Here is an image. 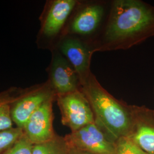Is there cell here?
Instances as JSON below:
<instances>
[{"mask_svg": "<svg viewBox=\"0 0 154 154\" xmlns=\"http://www.w3.org/2000/svg\"><path fill=\"white\" fill-rule=\"evenodd\" d=\"M23 134L22 128L17 127L0 131V154H3Z\"/></svg>", "mask_w": 154, "mask_h": 154, "instance_id": "obj_14", "label": "cell"}, {"mask_svg": "<svg viewBox=\"0 0 154 154\" xmlns=\"http://www.w3.org/2000/svg\"><path fill=\"white\" fill-rule=\"evenodd\" d=\"M64 138L69 148L93 154H116V142L95 122L71 132Z\"/></svg>", "mask_w": 154, "mask_h": 154, "instance_id": "obj_5", "label": "cell"}, {"mask_svg": "<svg viewBox=\"0 0 154 154\" xmlns=\"http://www.w3.org/2000/svg\"><path fill=\"white\" fill-rule=\"evenodd\" d=\"M132 125L128 137L145 152L154 154V110L131 106Z\"/></svg>", "mask_w": 154, "mask_h": 154, "instance_id": "obj_8", "label": "cell"}, {"mask_svg": "<svg viewBox=\"0 0 154 154\" xmlns=\"http://www.w3.org/2000/svg\"><path fill=\"white\" fill-rule=\"evenodd\" d=\"M55 100L61 111L62 124L72 132L95 122L91 106L81 90L57 95Z\"/></svg>", "mask_w": 154, "mask_h": 154, "instance_id": "obj_4", "label": "cell"}, {"mask_svg": "<svg viewBox=\"0 0 154 154\" xmlns=\"http://www.w3.org/2000/svg\"><path fill=\"white\" fill-rule=\"evenodd\" d=\"M17 96L15 89L0 93V131L14 127L11 116V105Z\"/></svg>", "mask_w": 154, "mask_h": 154, "instance_id": "obj_12", "label": "cell"}, {"mask_svg": "<svg viewBox=\"0 0 154 154\" xmlns=\"http://www.w3.org/2000/svg\"><path fill=\"white\" fill-rule=\"evenodd\" d=\"M55 98H51L42 105L23 127V134L33 143H44L56 136L53 128V103Z\"/></svg>", "mask_w": 154, "mask_h": 154, "instance_id": "obj_9", "label": "cell"}, {"mask_svg": "<svg viewBox=\"0 0 154 154\" xmlns=\"http://www.w3.org/2000/svg\"><path fill=\"white\" fill-rule=\"evenodd\" d=\"M78 2L77 0L51 1L42 21V35L47 38L53 39L63 33Z\"/></svg>", "mask_w": 154, "mask_h": 154, "instance_id": "obj_11", "label": "cell"}, {"mask_svg": "<svg viewBox=\"0 0 154 154\" xmlns=\"http://www.w3.org/2000/svg\"><path fill=\"white\" fill-rule=\"evenodd\" d=\"M154 37V6L140 0H114L92 42L94 53L127 50Z\"/></svg>", "mask_w": 154, "mask_h": 154, "instance_id": "obj_1", "label": "cell"}, {"mask_svg": "<svg viewBox=\"0 0 154 154\" xmlns=\"http://www.w3.org/2000/svg\"><path fill=\"white\" fill-rule=\"evenodd\" d=\"M66 154H93L90 153L88 152H86L82 150L77 149H71L68 147V150Z\"/></svg>", "mask_w": 154, "mask_h": 154, "instance_id": "obj_17", "label": "cell"}, {"mask_svg": "<svg viewBox=\"0 0 154 154\" xmlns=\"http://www.w3.org/2000/svg\"><path fill=\"white\" fill-rule=\"evenodd\" d=\"M67 150L64 137L56 135L49 141L34 144L33 154H66Z\"/></svg>", "mask_w": 154, "mask_h": 154, "instance_id": "obj_13", "label": "cell"}, {"mask_svg": "<svg viewBox=\"0 0 154 154\" xmlns=\"http://www.w3.org/2000/svg\"></svg>", "mask_w": 154, "mask_h": 154, "instance_id": "obj_18", "label": "cell"}, {"mask_svg": "<svg viewBox=\"0 0 154 154\" xmlns=\"http://www.w3.org/2000/svg\"><path fill=\"white\" fill-rule=\"evenodd\" d=\"M55 97L56 94L49 81L17 95L11 105L13 123L22 129L30 117L42 105Z\"/></svg>", "mask_w": 154, "mask_h": 154, "instance_id": "obj_6", "label": "cell"}, {"mask_svg": "<svg viewBox=\"0 0 154 154\" xmlns=\"http://www.w3.org/2000/svg\"><path fill=\"white\" fill-rule=\"evenodd\" d=\"M110 2L78 1L67 22L62 37L74 36L92 44L105 24Z\"/></svg>", "mask_w": 154, "mask_h": 154, "instance_id": "obj_3", "label": "cell"}, {"mask_svg": "<svg viewBox=\"0 0 154 154\" xmlns=\"http://www.w3.org/2000/svg\"><path fill=\"white\" fill-rule=\"evenodd\" d=\"M57 48L77 72L81 84L92 72L90 66L94 51L91 42L77 37L65 35L60 38Z\"/></svg>", "mask_w": 154, "mask_h": 154, "instance_id": "obj_7", "label": "cell"}, {"mask_svg": "<svg viewBox=\"0 0 154 154\" xmlns=\"http://www.w3.org/2000/svg\"><path fill=\"white\" fill-rule=\"evenodd\" d=\"M33 143L23 134L2 154H33Z\"/></svg>", "mask_w": 154, "mask_h": 154, "instance_id": "obj_16", "label": "cell"}, {"mask_svg": "<svg viewBox=\"0 0 154 154\" xmlns=\"http://www.w3.org/2000/svg\"><path fill=\"white\" fill-rule=\"evenodd\" d=\"M53 53L48 81L56 95L81 90L78 75L71 64L58 50Z\"/></svg>", "mask_w": 154, "mask_h": 154, "instance_id": "obj_10", "label": "cell"}, {"mask_svg": "<svg viewBox=\"0 0 154 154\" xmlns=\"http://www.w3.org/2000/svg\"><path fill=\"white\" fill-rule=\"evenodd\" d=\"M116 154H148L128 137L120 138L116 142Z\"/></svg>", "mask_w": 154, "mask_h": 154, "instance_id": "obj_15", "label": "cell"}, {"mask_svg": "<svg viewBox=\"0 0 154 154\" xmlns=\"http://www.w3.org/2000/svg\"><path fill=\"white\" fill-rule=\"evenodd\" d=\"M88 100L95 122L115 142L128 137L131 129V105L116 99L99 82L93 72L81 84Z\"/></svg>", "mask_w": 154, "mask_h": 154, "instance_id": "obj_2", "label": "cell"}]
</instances>
